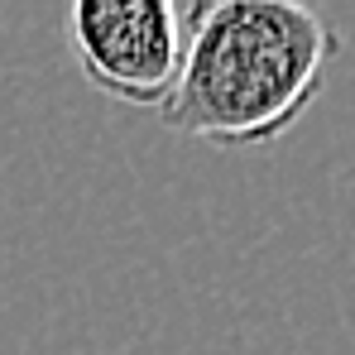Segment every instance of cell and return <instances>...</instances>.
Instances as JSON below:
<instances>
[{"label": "cell", "instance_id": "1", "mask_svg": "<svg viewBox=\"0 0 355 355\" xmlns=\"http://www.w3.org/2000/svg\"><path fill=\"white\" fill-rule=\"evenodd\" d=\"M336 53V24L297 0L187 5L178 87L159 116L216 149L274 144L312 111Z\"/></svg>", "mask_w": 355, "mask_h": 355}, {"label": "cell", "instance_id": "2", "mask_svg": "<svg viewBox=\"0 0 355 355\" xmlns=\"http://www.w3.org/2000/svg\"><path fill=\"white\" fill-rule=\"evenodd\" d=\"M67 44L82 77L135 111H164L182 67V10L173 0H77Z\"/></svg>", "mask_w": 355, "mask_h": 355}]
</instances>
